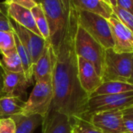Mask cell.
Masks as SVG:
<instances>
[{"label": "cell", "instance_id": "cell-1", "mask_svg": "<svg viewBox=\"0 0 133 133\" xmlns=\"http://www.w3.org/2000/svg\"><path fill=\"white\" fill-rule=\"evenodd\" d=\"M78 11L72 5L58 45L52 48L55 61L52 74L53 102L50 109L70 118H83L90 96L80 85L75 38L78 27Z\"/></svg>", "mask_w": 133, "mask_h": 133}, {"label": "cell", "instance_id": "cell-2", "mask_svg": "<svg viewBox=\"0 0 133 133\" xmlns=\"http://www.w3.org/2000/svg\"><path fill=\"white\" fill-rule=\"evenodd\" d=\"M75 49L77 56L90 62L101 77L106 49L79 24L75 38Z\"/></svg>", "mask_w": 133, "mask_h": 133}, {"label": "cell", "instance_id": "cell-3", "mask_svg": "<svg viewBox=\"0 0 133 133\" xmlns=\"http://www.w3.org/2000/svg\"><path fill=\"white\" fill-rule=\"evenodd\" d=\"M132 53H118L113 49L105 51L104 63L101 78L103 82H127L132 69Z\"/></svg>", "mask_w": 133, "mask_h": 133}, {"label": "cell", "instance_id": "cell-4", "mask_svg": "<svg viewBox=\"0 0 133 133\" xmlns=\"http://www.w3.org/2000/svg\"><path fill=\"white\" fill-rule=\"evenodd\" d=\"M78 23L105 49H113L114 42L108 19L94 13L78 11Z\"/></svg>", "mask_w": 133, "mask_h": 133}, {"label": "cell", "instance_id": "cell-5", "mask_svg": "<svg viewBox=\"0 0 133 133\" xmlns=\"http://www.w3.org/2000/svg\"><path fill=\"white\" fill-rule=\"evenodd\" d=\"M54 94L51 82H36L30 95L25 101L21 114H40L44 118L50 111L53 102Z\"/></svg>", "mask_w": 133, "mask_h": 133}, {"label": "cell", "instance_id": "cell-6", "mask_svg": "<svg viewBox=\"0 0 133 133\" xmlns=\"http://www.w3.org/2000/svg\"><path fill=\"white\" fill-rule=\"evenodd\" d=\"M44 9L50 32V44L52 48L58 45L65 29L68 13L60 0H40Z\"/></svg>", "mask_w": 133, "mask_h": 133}, {"label": "cell", "instance_id": "cell-7", "mask_svg": "<svg viewBox=\"0 0 133 133\" xmlns=\"http://www.w3.org/2000/svg\"><path fill=\"white\" fill-rule=\"evenodd\" d=\"M133 106V92L118 95H100L90 96L87 111L83 118L90 115L111 111H123Z\"/></svg>", "mask_w": 133, "mask_h": 133}, {"label": "cell", "instance_id": "cell-8", "mask_svg": "<svg viewBox=\"0 0 133 133\" xmlns=\"http://www.w3.org/2000/svg\"><path fill=\"white\" fill-rule=\"evenodd\" d=\"M10 20L13 31L28 51L32 63L34 65L44 52L48 42L41 36H39L33 31L19 25L14 20L11 19Z\"/></svg>", "mask_w": 133, "mask_h": 133}, {"label": "cell", "instance_id": "cell-9", "mask_svg": "<svg viewBox=\"0 0 133 133\" xmlns=\"http://www.w3.org/2000/svg\"><path fill=\"white\" fill-rule=\"evenodd\" d=\"M114 42L113 50L118 53H132L133 33L113 13L108 19Z\"/></svg>", "mask_w": 133, "mask_h": 133}, {"label": "cell", "instance_id": "cell-10", "mask_svg": "<svg viewBox=\"0 0 133 133\" xmlns=\"http://www.w3.org/2000/svg\"><path fill=\"white\" fill-rule=\"evenodd\" d=\"M87 120L104 133H129L124 125L122 111H111L94 114Z\"/></svg>", "mask_w": 133, "mask_h": 133}, {"label": "cell", "instance_id": "cell-11", "mask_svg": "<svg viewBox=\"0 0 133 133\" xmlns=\"http://www.w3.org/2000/svg\"><path fill=\"white\" fill-rule=\"evenodd\" d=\"M23 72H10L4 70L2 96H12L24 100L27 89L32 85Z\"/></svg>", "mask_w": 133, "mask_h": 133}, {"label": "cell", "instance_id": "cell-12", "mask_svg": "<svg viewBox=\"0 0 133 133\" xmlns=\"http://www.w3.org/2000/svg\"><path fill=\"white\" fill-rule=\"evenodd\" d=\"M78 76L81 87L90 96L103 83L94 66L89 61L78 56Z\"/></svg>", "mask_w": 133, "mask_h": 133}, {"label": "cell", "instance_id": "cell-13", "mask_svg": "<svg viewBox=\"0 0 133 133\" xmlns=\"http://www.w3.org/2000/svg\"><path fill=\"white\" fill-rule=\"evenodd\" d=\"M72 121L68 115L50 109L44 118L42 133H72Z\"/></svg>", "mask_w": 133, "mask_h": 133}, {"label": "cell", "instance_id": "cell-14", "mask_svg": "<svg viewBox=\"0 0 133 133\" xmlns=\"http://www.w3.org/2000/svg\"><path fill=\"white\" fill-rule=\"evenodd\" d=\"M55 61V54L51 45L48 42L44 52L38 59V60L34 65V80L36 82H51L53 67Z\"/></svg>", "mask_w": 133, "mask_h": 133}, {"label": "cell", "instance_id": "cell-15", "mask_svg": "<svg viewBox=\"0 0 133 133\" xmlns=\"http://www.w3.org/2000/svg\"><path fill=\"white\" fill-rule=\"evenodd\" d=\"M5 5L7 15L11 20H14L15 22L24 27L25 28L33 31L37 35L41 36L35 24L34 18L33 16L31 10L13 3L5 4Z\"/></svg>", "mask_w": 133, "mask_h": 133}, {"label": "cell", "instance_id": "cell-16", "mask_svg": "<svg viewBox=\"0 0 133 133\" xmlns=\"http://www.w3.org/2000/svg\"><path fill=\"white\" fill-rule=\"evenodd\" d=\"M72 5L77 11H86L109 19L113 13L112 7L104 0H71Z\"/></svg>", "mask_w": 133, "mask_h": 133}, {"label": "cell", "instance_id": "cell-17", "mask_svg": "<svg viewBox=\"0 0 133 133\" xmlns=\"http://www.w3.org/2000/svg\"><path fill=\"white\" fill-rule=\"evenodd\" d=\"M15 123V133H33L42 125L44 117L40 114L23 115L18 114L10 117Z\"/></svg>", "mask_w": 133, "mask_h": 133}, {"label": "cell", "instance_id": "cell-18", "mask_svg": "<svg viewBox=\"0 0 133 133\" xmlns=\"http://www.w3.org/2000/svg\"><path fill=\"white\" fill-rule=\"evenodd\" d=\"M25 101L16 97L0 96V119L20 114Z\"/></svg>", "mask_w": 133, "mask_h": 133}, {"label": "cell", "instance_id": "cell-19", "mask_svg": "<svg viewBox=\"0 0 133 133\" xmlns=\"http://www.w3.org/2000/svg\"><path fill=\"white\" fill-rule=\"evenodd\" d=\"M129 92H133L132 85L127 82L111 81L103 82L102 85L90 96L100 95H118Z\"/></svg>", "mask_w": 133, "mask_h": 133}, {"label": "cell", "instance_id": "cell-20", "mask_svg": "<svg viewBox=\"0 0 133 133\" xmlns=\"http://www.w3.org/2000/svg\"><path fill=\"white\" fill-rule=\"evenodd\" d=\"M15 45H16V52L20 58L21 63H22V67H23V73L26 78V79L30 82L31 83L34 82V75H33V71H34V64L32 63L30 56L26 50V49L24 47V45L22 44L17 35L15 34Z\"/></svg>", "mask_w": 133, "mask_h": 133}, {"label": "cell", "instance_id": "cell-21", "mask_svg": "<svg viewBox=\"0 0 133 133\" xmlns=\"http://www.w3.org/2000/svg\"><path fill=\"white\" fill-rule=\"evenodd\" d=\"M2 56L0 62L5 71L10 72H23L22 63L16 48L2 54Z\"/></svg>", "mask_w": 133, "mask_h": 133}, {"label": "cell", "instance_id": "cell-22", "mask_svg": "<svg viewBox=\"0 0 133 133\" xmlns=\"http://www.w3.org/2000/svg\"><path fill=\"white\" fill-rule=\"evenodd\" d=\"M31 13L34 18L35 24L42 36L47 42H50V32L48 21L41 2L31 9Z\"/></svg>", "mask_w": 133, "mask_h": 133}, {"label": "cell", "instance_id": "cell-23", "mask_svg": "<svg viewBox=\"0 0 133 133\" xmlns=\"http://www.w3.org/2000/svg\"><path fill=\"white\" fill-rule=\"evenodd\" d=\"M72 121V133H104L89 120L81 118H71Z\"/></svg>", "mask_w": 133, "mask_h": 133}, {"label": "cell", "instance_id": "cell-24", "mask_svg": "<svg viewBox=\"0 0 133 133\" xmlns=\"http://www.w3.org/2000/svg\"><path fill=\"white\" fill-rule=\"evenodd\" d=\"M15 48L14 31H0V54L2 55Z\"/></svg>", "mask_w": 133, "mask_h": 133}, {"label": "cell", "instance_id": "cell-25", "mask_svg": "<svg viewBox=\"0 0 133 133\" xmlns=\"http://www.w3.org/2000/svg\"><path fill=\"white\" fill-rule=\"evenodd\" d=\"M113 13L118 16L119 20L133 33V15L127 10L116 5L112 7Z\"/></svg>", "mask_w": 133, "mask_h": 133}, {"label": "cell", "instance_id": "cell-26", "mask_svg": "<svg viewBox=\"0 0 133 133\" xmlns=\"http://www.w3.org/2000/svg\"><path fill=\"white\" fill-rule=\"evenodd\" d=\"M0 31H13L11 20L6 13V9L3 10L0 6Z\"/></svg>", "mask_w": 133, "mask_h": 133}, {"label": "cell", "instance_id": "cell-27", "mask_svg": "<svg viewBox=\"0 0 133 133\" xmlns=\"http://www.w3.org/2000/svg\"><path fill=\"white\" fill-rule=\"evenodd\" d=\"M0 133H15V123L11 118L0 119Z\"/></svg>", "mask_w": 133, "mask_h": 133}, {"label": "cell", "instance_id": "cell-28", "mask_svg": "<svg viewBox=\"0 0 133 133\" xmlns=\"http://www.w3.org/2000/svg\"><path fill=\"white\" fill-rule=\"evenodd\" d=\"M4 3L5 4H9V3L16 4L18 5L23 6L24 8H26L31 10V9H33L35 5L40 3V0H5Z\"/></svg>", "mask_w": 133, "mask_h": 133}, {"label": "cell", "instance_id": "cell-29", "mask_svg": "<svg viewBox=\"0 0 133 133\" xmlns=\"http://www.w3.org/2000/svg\"><path fill=\"white\" fill-rule=\"evenodd\" d=\"M117 5L133 15V0H117Z\"/></svg>", "mask_w": 133, "mask_h": 133}, {"label": "cell", "instance_id": "cell-30", "mask_svg": "<svg viewBox=\"0 0 133 133\" xmlns=\"http://www.w3.org/2000/svg\"><path fill=\"white\" fill-rule=\"evenodd\" d=\"M124 125L129 133H133V120L124 118Z\"/></svg>", "mask_w": 133, "mask_h": 133}, {"label": "cell", "instance_id": "cell-31", "mask_svg": "<svg viewBox=\"0 0 133 133\" xmlns=\"http://www.w3.org/2000/svg\"><path fill=\"white\" fill-rule=\"evenodd\" d=\"M3 81H4V69L0 62V96H2Z\"/></svg>", "mask_w": 133, "mask_h": 133}, {"label": "cell", "instance_id": "cell-32", "mask_svg": "<svg viewBox=\"0 0 133 133\" xmlns=\"http://www.w3.org/2000/svg\"><path fill=\"white\" fill-rule=\"evenodd\" d=\"M122 112H123L124 118H127L133 120V108L132 107L127 108L125 110H123Z\"/></svg>", "mask_w": 133, "mask_h": 133}, {"label": "cell", "instance_id": "cell-33", "mask_svg": "<svg viewBox=\"0 0 133 133\" xmlns=\"http://www.w3.org/2000/svg\"><path fill=\"white\" fill-rule=\"evenodd\" d=\"M60 2H62L65 10L66 13H69V10H70V8L72 6V4H71V0H60Z\"/></svg>", "mask_w": 133, "mask_h": 133}, {"label": "cell", "instance_id": "cell-34", "mask_svg": "<svg viewBox=\"0 0 133 133\" xmlns=\"http://www.w3.org/2000/svg\"><path fill=\"white\" fill-rule=\"evenodd\" d=\"M127 83L130 84V85H133V57L132 60V69H131V74H130V77L127 82Z\"/></svg>", "mask_w": 133, "mask_h": 133}, {"label": "cell", "instance_id": "cell-35", "mask_svg": "<svg viewBox=\"0 0 133 133\" xmlns=\"http://www.w3.org/2000/svg\"><path fill=\"white\" fill-rule=\"evenodd\" d=\"M109 2H110V4H111V7H114V6L117 5V0H109Z\"/></svg>", "mask_w": 133, "mask_h": 133}, {"label": "cell", "instance_id": "cell-36", "mask_svg": "<svg viewBox=\"0 0 133 133\" xmlns=\"http://www.w3.org/2000/svg\"><path fill=\"white\" fill-rule=\"evenodd\" d=\"M104 1H105V2H107L108 4V5H111V4H110V2H109V0H104Z\"/></svg>", "mask_w": 133, "mask_h": 133}, {"label": "cell", "instance_id": "cell-37", "mask_svg": "<svg viewBox=\"0 0 133 133\" xmlns=\"http://www.w3.org/2000/svg\"><path fill=\"white\" fill-rule=\"evenodd\" d=\"M132 107V108H133V106H132V107Z\"/></svg>", "mask_w": 133, "mask_h": 133}]
</instances>
